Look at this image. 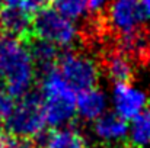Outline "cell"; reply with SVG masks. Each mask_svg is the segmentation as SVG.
<instances>
[{
	"instance_id": "cell-1",
	"label": "cell",
	"mask_w": 150,
	"mask_h": 148,
	"mask_svg": "<svg viewBox=\"0 0 150 148\" xmlns=\"http://www.w3.org/2000/svg\"><path fill=\"white\" fill-rule=\"evenodd\" d=\"M0 79L12 97L29 93L35 79V64L26 42L0 35Z\"/></svg>"
},
{
	"instance_id": "cell-2",
	"label": "cell",
	"mask_w": 150,
	"mask_h": 148,
	"mask_svg": "<svg viewBox=\"0 0 150 148\" xmlns=\"http://www.w3.org/2000/svg\"><path fill=\"white\" fill-rule=\"evenodd\" d=\"M45 125L44 97L38 92H29L22 96L6 119L7 134L18 140L31 142H35L41 135H44Z\"/></svg>"
},
{
	"instance_id": "cell-3",
	"label": "cell",
	"mask_w": 150,
	"mask_h": 148,
	"mask_svg": "<svg viewBox=\"0 0 150 148\" xmlns=\"http://www.w3.org/2000/svg\"><path fill=\"white\" fill-rule=\"evenodd\" d=\"M45 119L51 126H60L76 116V92L64 81L57 68L41 76Z\"/></svg>"
},
{
	"instance_id": "cell-4",
	"label": "cell",
	"mask_w": 150,
	"mask_h": 148,
	"mask_svg": "<svg viewBox=\"0 0 150 148\" xmlns=\"http://www.w3.org/2000/svg\"><path fill=\"white\" fill-rule=\"evenodd\" d=\"M57 71L76 93L92 90L98 84V64L92 58L77 51H67L60 54L57 61Z\"/></svg>"
},
{
	"instance_id": "cell-5",
	"label": "cell",
	"mask_w": 150,
	"mask_h": 148,
	"mask_svg": "<svg viewBox=\"0 0 150 148\" xmlns=\"http://www.w3.org/2000/svg\"><path fill=\"white\" fill-rule=\"evenodd\" d=\"M34 36L55 47L67 48L74 44L79 32L74 22L66 19L55 7L47 6L34 18Z\"/></svg>"
},
{
	"instance_id": "cell-6",
	"label": "cell",
	"mask_w": 150,
	"mask_h": 148,
	"mask_svg": "<svg viewBox=\"0 0 150 148\" xmlns=\"http://www.w3.org/2000/svg\"><path fill=\"white\" fill-rule=\"evenodd\" d=\"M146 18L140 0H111L106 9L108 26L118 36L142 28Z\"/></svg>"
},
{
	"instance_id": "cell-7",
	"label": "cell",
	"mask_w": 150,
	"mask_h": 148,
	"mask_svg": "<svg viewBox=\"0 0 150 148\" xmlns=\"http://www.w3.org/2000/svg\"><path fill=\"white\" fill-rule=\"evenodd\" d=\"M98 67L115 84H130L136 77L134 64L117 47L102 51Z\"/></svg>"
},
{
	"instance_id": "cell-8",
	"label": "cell",
	"mask_w": 150,
	"mask_h": 148,
	"mask_svg": "<svg viewBox=\"0 0 150 148\" xmlns=\"http://www.w3.org/2000/svg\"><path fill=\"white\" fill-rule=\"evenodd\" d=\"M0 29L3 35L28 42L34 38V18L19 6H4L0 12Z\"/></svg>"
},
{
	"instance_id": "cell-9",
	"label": "cell",
	"mask_w": 150,
	"mask_h": 148,
	"mask_svg": "<svg viewBox=\"0 0 150 148\" xmlns=\"http://www.w3.org/2000/svg\"><path fill=\"white\" fill-rule=\"evenodd\" d=\"M117 48L134 65L150 64V34L143 28L118 36Z\"/></svg>"
},
{
	"instance_id": "cell-10",
	"label": "cell",
	"mask_w": 150,
	"mask_h": 148,
	"mask_svg": "<svg viewBox=\"0 0 150 148\" xmlns=\"http://www.w3.org/2000/svg\"><path fill=\"white\" fill-rule=\"evenodd\" d=\"M114 103L117 109V115L124 121L134 119L140 115L149 100L146 95L130 84H115L114 89Z\"/></svg>"
},
{
	"instance_id": "cell-11",
	"label": "cell",
	"mask_w": 150,
	"mask_h": 148,
	"mask_svg": "<svg viewBox=\"0 0 150 148\" xmlns=\"http://www.w3.org/2000/svg\"><path fill=\"white\" fill-rule=\"evenodd\" d=\"M93 129H95V134L103 142L124 144L127 141L125 137L128 132V125L122 118H120L115 113H105V115L99 116L95 121Z\"/></svg>"
},
{
	"instance_id": "cell-12",
	"label": "cell",
	"mask_w": 150,
	"mask_h": 148,
	"mask_svg": "<svg viewBox=\"0 0 150 148\" xmlns=\"http://www.w3.org/2000/svg\"><path fill=\"white\" fill-rule=\"evenodd\" d=\"M35 144L38 148H86V140L77 129L63 128L41 135Z\"/></svg>"
},
{
	"instance_id": "cell-13",
	"label": "cell",
	"mask_w": 150,
	"mask_h": 148,
	"mask_svg": "<svg viewBox=\"0 0 150 148\" xmlns=\"http://www.w3.org/2000/svg\"><path fill=\"white\" fill-rule=\"evenodd\" d=\"M26 45L31 51L32 60L37 64V67L40 68L41 74H44V73H47V71L57 67V61L60 58L58 47H55L51 42L38 39L35 36L31 41H28Z\"/></svg>"
},
{
	"instance_id": "cell-14",
	"label": "cell",
	"mask_w": 150,
	"mask_h": 148,
	"mask_svg": "<svg viewBox=\"0 0 150 148\" xmlns=\"http://www.w3.org/2000/svg\"><path fill=\"white\" fill-rule=\"evenodd\" d=\"M105 107L106 99L98 89L82 92L76 97V110L85 121H96L99 116H102Z\"/></svg>"
},
{
	"instance_id": "cell-15",
	"label": "cell",
	"mask_w": 150,
	"mask_h": 148,
	"mask_svg": "<svg viewBox=\"0 0 150 148\" xmlns=\"http://www.w3.org/2000/svg\"><path fill=\"white\" fill-rule=\"evenodd\" d=\"M150 145V106L133 119L130 140L125 148H144Z\"/></svg>"
},
{
	"instance_id": "cell-16",
	"label": "cell",
	"mask_w": 150,
	"mask_h": 148,
	"mask_svg": "<svg viewBox=\"0 0 150 148\" xmlns=\"http://www.w3.org/2000/svg\"><path fill=\"white\" fill-rule=\"evenodd\" d=\"M55 9L66 19L74 22L77 19H82L89 12V1L88 0H58L55 1Z\"/></svg>"
},
{
	"instance_id": "cell-17",
	"label": "cell",
	"mask_w": 150,
	"mask_h": 148,
	"mask_svg": "<svg viewBox=\"0 0 150 148\" xmlns=\"http://www.w3.org/2000/svg\"><path fill=\"white\" fill-rule=\"evenodd\" d=\"M15 107L13 97L7 92H0V122H6Z\"/></svg>"
},
{
	"instance_id": "cell-18",
	"label": "cell",
	"mask_w": 150,
	"mask_h": 148,
	"mask_svg": "<svg viewBox=\"0 0 150 148\" xmlns=\"http://www.w3.org/2000/svg\"><path fill=\"white\" fill-rule=\"evenodd\" d=\"M21 141L7 132H0V148H18Z\"/></svg>"
},
{
	"instance_id": "cell-19",
	"label": "cell",
	"mask_w": 150,
	"mask_h": 148,
	"mask_svg": "<svg viewBox=\"0 0 150 148\" xmlns=\"http://www.w3.org/2000/svg\"><path fill=\"white\" fill-rule=\"evenodd\" d=\"M88 1H89V12H93V13L103 10L111 3V0H88Z\"/></svg>"
},
{
	"instance_id": "cell-20",
	"label": "cell",
	"mask_w": 150,
	"mask_h": 148,
	"mask_svg": "<svg viewBox=\"0 0 150 148\" xmlns=\"http://www.w3.org/2000/svg\"><path fill=\"white\" fill-rule=\"evenodd\" d=\"M140 3H142V7H143L146 16L149 18L150 16V0H140Z\"/></svg>"
},
{
	"instance_id": "cell-21",
	"label": "cell",
	"mask_w": 150,
	"mask_h": 148,
	"mask_svg": "<svg viewBox=\"0 0 150 148\" xmlns=\"http://www.w3.org/2000/svg\"><path fill=\"white\" fill-rule=\"evenodd\" d=\"M0 1H3L4 6H13V4L18 3V0H0Z\"/></svg>"
},
{
	"instance_id": "cell-22",
	"label": "cell",
	"mask_w": 150,
	"mask_h": 148,
	"mask_svg": "<svg viewBox=\"0 0 150 148\" xmlns=\"http://www.w3.org/2000/svg\"><path fill=\"white\" fill-rule=\"evenodd\" d=\"M47 3H55V1H58V0H45Z\"/></svg>"
},
{
	"instance_id": "cell-23",
	"label": "cell",
	"mask_w": 150,
	"mask_h": 148,
	"mask_svg": "<svg viewBox=\"0 0 150 148\" xmlns=\"http://www.w3.org/2000/svg\"><path fill=\"white\" fill-rule=\"evenodd\" d=\"M0 12H1V1H0Z\"/></svg>"
},
{
	"instance_id": "cell-24",
	"label": "cell",
	"mask_w": 150,
	"mask_h": 148,
	"mask_svg": "<svg viewBox=\"0 0 150 148\" xmlns=\"http://www.w3.org/2000/svg\"><path fill=\"white\" fill-rule=\"evenodd\" d=\"M149 106H150V99H149Z\"/></svg>"
}]
</instances>
